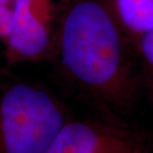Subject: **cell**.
I'll list each match as a JSON object with an SVG mask.
<instances>
[{"label":"cell","instance_id":"2","mask_svg":"<svg viewBox=\"0 0 153 153\" xmlns=\"http://www.w3.org/2000/svg\"><path fill=\"white\" fill-rule=\"evenodd\" d=\"M69 120L46 86L0 66V153H44Z\"/></svg>","mask_w":153,"mask_h":153},{"label":"cell","instance_id":"5","mask_svg":"<svg viewBox=\"0 0 153 153\" xmlns=\"http://www.w3.org/2000/svg\"><path fill=\"white\" fill-rule=\"evenodd\" d=\"M133 51L137 41L153 29V0H103Z\"/></svg>","mask_w":153,"mask_h":153},{"label":"cell","instance_id":"6","mask_svg":"<svg viewBox=\"0 0 153 153\" xmlns=\"http://www.w3.org/2000/svg\"><path fill=\"white\" fill-rule=\"evenodd\" d=\"M134 53L140 63L142 79L153 96V29L137 41Z\"/></svg>","mask_w":153,"mask_h":153},{"label":"cell","instance_id":"4","mask_svg":"<svg viewBox=\"0 0 153 153\" xmlns=\"http://www.w3.org/2000/svg\"><path fill=\"white\" fill-rule=\"evenodd\" d=\"M128 141L121 132L89 120H69L44 153H124Z\"/></svg>","mask_w":153,"mask_h":153},{"label":"cell","instance_id":"3","mask_svg":"<svg viewBox=\"0 0 153 153\" xmlns=\"http://www.w3.org/2000/svg\"><path fill=\"white\" fill-rule=\"evenodd\" d=\"M50 0H14V21L7 39V57L13 61L46 57L52 41Z\"/></svg>","mask_w":153,"mask_h":153},{"label":"cell","instance_id":"1","mask_svg":"<svg viewBox=\"0 0 153 153\" xmlns=\"http://www.w3.org/2000/svg\"><path fill=\"white\" fill-rule=\"evenodd\" d=\"M130 50L132 45L103 0H68L46 58L62 79L86 98L125 110L134 104L138 92Z\"/></svg>","mask_w":153,"mask_h":153},{"label":"cell","instance_id":"7","mask_svg":"<svg viewBox=\"0 0 153 153\" xmlns=\"http://www.w3.org/2000/svg\"><path fill=\"white\" fill-rule=\"evenodd\" d=\"M13 7L9 5H0V40L7 41L13 28Z\"/></svg>","mask_w":153,"mask_h":153}]
</instances>
